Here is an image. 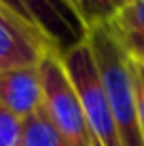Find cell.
<instances>
[{"label":"cell","instance_id":"cell-1","mask_svg":"<svg viewBox=\"0 0 144 146\" xmlns=\"http://www.w3.org/2000/svg\"><path fill=\"white\" fill-rule=\"evenodd\" d=\"M89 51L93 55L104 93L110 104L123 146H144L136 112V83L131 72V59L125 55L108 23L96 26L87 36Z\"/></svg>","mask_w":144,"mask_h":146},{"label":"cell","instance_id":"cell-2","mask_svg":"<svg viewBox=\"0 0 144 146\" xmlns=\"http://www.w3.org/2000/svg\"><path fill=\"white\" fill-rule=\"evenodd\" d=\"M62 62L78 95V102H81L83 114H85L96 146H123L87 40L76 49L68 51L66 55H62Z\"/></svg>","mask_w":144,"mask_h":146},{"label":"cell","instance_id":"cell-3","mask_svg":"<svg viewBox=\"0 0 144 146\" xmlns=\"http://www.w3.org/2000/svg\"><path fill=\"white\" fill-rule=\"evenodd\" d=\"M38 74L42 83V110L62 138L70 146H96L62 55L47 53L38 64Z\"/></svg>","mask_w":144,"mask_h":146},{"label":"cell","instance_id":"cell-4","mask_svg":"<svg viewBox=\"0 0 144 146\" xmlns=\"http://www.w3.org/2000/svg\"><path fill=\"white\" fill-rule=\"evenodd\" d=\"M9 11L21 17L49 42L57 55L83 44L89 28L72 7L70 0H0Z\"/></svg>","mask_w":144,"mask_h":146},{"label":"cell","instance_id":"cell-5","mask_svg":"<svg viewBox=\"0 0 144 146\" xmlns=\"http://www.w3.org/2000/svg\"><path fill=\"white\" fill-rule=\"evenodd\" d=\"M51 51L49 42L36 30L0 2V72L36 68Z\"/></svg>","mask_w":144,"mask_h":146},{"label":"cell","instance_id":"cell-6","mask_svg":"<svg viewBox=\"0 0 144 146\" xmlns=\"http://www.w3.org/2000/svg\"><path fill=\"white\" fill-rule=\"evenodd\" d=\"M0 104L21 121L36 112L42 106V83L38 66L0 72Z\"/></svg>","mask_w":144,"mask_h":146},{"label":"cell","instance_id":"cell-7","mask_svg":"<svg viewBox=\"0 0 144 146\" xmlns=\"http://www.w3.org/2000/svg\"><path fill=\"white\" fill-rule=\"evenodd\" d=\"M108 30L131 62L144 66V0L119 9L108 21Z\"/></svg>","mask_w":144,"mask_h":146},{"label":"cell","instance_id":"cell-8","mask_svg":"<svg viewBox=\"0 0 144 146\" xmlns=\"http://www.w3.org/2000/svg\"><path fill=\"white\" fill-rule=\"evenodd\" d=\"M19 146H70L55 129L42 106L21 121V144Z\"/></svg>","mask_w":144,"mask_h":146},{"label":"cell","instance_id":"cell-9","mask_svg":"<svg viewBox=\"0 0 144 146\" xmlns=\"http://www.w3.org/2000/svg\"><path fill=\"white\" fill-rule=\"evenodd\" d=\"M70 2L89 30L102 26V23H108L117 13L115 4L110 0H70Z\"/></svg>","mask_w":144,"mask_h":146},{"label":"cell","instance_id":"cell-10","mask_svg":"<svg viewBox=\"0 0 144 146\" xmlns=\"http://www.w3.org/2000/svg\"><path fill=\"white\" fill-rule=\"evenodd\" d=\"M21 144V119L0 104V146Z\"/></svg>","mask_w":144,"mask_h":146},{"label":"cell","instance_id":"cell-11","mask_svg":"<svg viewBox=\"0 0 144 146\" xmlns=\"http://www.w3.org/2000/svg\"><path fill=\"white\" fill-rule=\"evenodd\" d=\"M131 72H133V83H136V112H138V127L144 142V66L131 62Z\"/></svg>","mask_w":144,"mask_h":146},{"label":"cell","instance_id":"cell-12","mask_svg":"<svg viewBox=\"0 0 144 146\" xmlns=\"http://www.w3.org/2000/svg\"><path fill=\"white\" fill-rule=\"evenodd\" d=\"M112 4H115V9L119 11V9H123V7H127V4H131V2H136V0H110Z\"/></svg>","mask_w":144,"mask_h":146}]
</instances>
